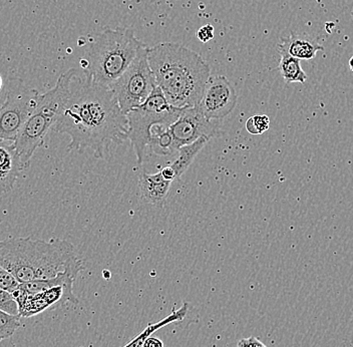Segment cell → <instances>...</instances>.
Segmentation results:
<instances>
[{"label": "cell", "mask_w": 353, "mask_h": 347, "mask_svg": "<svg viewBox=\"0 0 353 347\" xmlns=\"http://www.w3.org/2000/svg\"><path fill=\"white\" fill-rule=\"evenodd\" d=\"M79 83L74 90L72 83L70 98L54 130L70 137L68 151L92 150L96 158L105 159L112 143L128 140L127 116L109 88L87 79Z\"/></svg>", "instance_id": "1"}, {"label": "cell", "mask_w": 353, "mask_h": 347, "mask_svg": "<svg viewBox=\"0 0 353 347\" xmlns=\"http://www.w3.org/2000/svg\"><path fill=\"white\" fill-rule=\"evenodd\" d=\"M148 61L170 105L176 109L198 105L211 77V68L200 54L183 44L163 43L149 48Z\"/></svg>", "instance_id": "2"}, {"label": "cell", "mask_w": 353, "mask_h": 347, "mask_svg": "<svg viewBox=\"0 0 353 347\" xmlns=\"http://www.w3.org/2000/svg\"><path fill=\"white\" fill-rule=\"evenodd\" d=\"M77 258L74 245L52 238H8L0 241V265L19 283L50 279Z\"/></svg>", "instance_id": "3"}, {"label": "cell", "mask_w": 353, "mask_h": 347, "mask_svg": "<svg viewBox=\"0 0 353 347\" xmlns=\"http://www.w3.org/2000/svg\"><path fill=\"white\" fill-rule=\"evenodd\" d=\"M131 28H107L94 37L81 61L85 79L110 88L132 65L143 46Z\"/></svg>", "instance_id": "4"}, {"label": "cell", "mask_w": 353, "mask_h": 347, "mask_svg": "<svg viewBox=\"0 0 353 347\" xmlns=\"http://www.w3.org/2000/svg\"><path fill=\"white\" fill-rule=\"evenodd\" d=\"M77 70L70 68L61 75L54 88L39 96V103L32 116L24 123L14 141L23 168L30 167L35 150L43 145L48 130L54 126L65 109L72 90V83Z\"/></svg>", "instance_id": "5"}, {"label": "cell", "mask_w": 353, "mask_h": 347, "mask_svg": "<svg viewBox=\"0 0 353 347\" xmlns=\"http://www.w3.org/2000/svg\"><path fill=\"white\" fill-rule=\"evenodd\" d=\"M182 110L170 105L160 88L156 87L145 103L128 112V140L131 141L139 166L151 156L149 143L152 128L156 125L170 127Z\"/></svg>", "instance_id": "6"}, {"label": "cell", "mask_w": 353, "mask_h": 347, "mask_svg": "<svg viewBox=\"0 0 353 347\" xmlns=\"http://www.w3.org/2000/svg\"><path fill=\"white\" fill-rule=\"evenodd\" d=\"M148 50L149 46L143 44L132 65L109 88L125 116L130 110L145 103L157 87L148 61Z\"/></svg>", "instance_id": "7"}, {"label": "cell", "mask_w": 353, "mask_h": 347, "mask_svg": "<svg viewBox=\"0 0 353 347\" xmlns=\"http://www.w3.org/2000/svg\"><path fill=\"white\" fill-rule=\"evenodd\" d=\"M39 90L11 86L0 107V140L14 141L39 103Z\"/></svg>", "instance_id": "8"}, {"label": "cell", "mask_w": 353, "mask_h": 347, "mask_svg": "<svg viewBox=\"0 0 353 347\" xmlns=\"http://www.w3.org/2000/svg\"><path fill=\"white\" fill-rule=\"evenodd\" d=\"M237 99L235 88L226 77H211L196 109L207 119L219 121L233 112Z\"/></svg>", "instance_id": "9"}, {"label": "cell", "mask_w": 353, "mask_h": 347, "mask_svg": "<svg viewBox=\"0 0 353 347\" xmlns=\"http://www.w3.org/2000/svg\"><path fill=\"white\" fill-rule=\"evenodd\" d=\"M176 151L184 146L190 145L201 137L209 139L220 134L218 121L205 118L196 107L185 108L179 118L169 127Z\"/></svg>", "instance_id": "10"}, {"label": "cell", "mask_w": 353, "mask_h": 347, "mask_svg": "<svg viewBox=\"0 0 353 347\" xmlns=\"http://www.w3.org/2000/svg\"><path fill=\"white\" fill-rule=\"evenodd\" d=\"M74 282L68 281L33 295H26L21 289H17L11 294L19 306V315L28 318L66 302L79 304V299L72 290Z\"/></svg>", "instance_id": "11"}, {"label": "cell", "mask_w": 353, "mask_h": 347, "mask_svg": "<svg viewBox=\"0 0 353 347\" xmlns=\"http://www.w3.org/2000/svg\"><path fill=\"white\" fill-rule=\"evenodd\" d=\"M21 169L14 141L0 140V195L13 189Z\"/></svg>", "instance_id": "12"}, {"label": "cell", "mask_w": 353, "mask_h": 347, "mask_svg": "<svg viewBox=\"0 0 353 347\" xmlns=\"http://www.w3.org/2000/svg\"><path fill=\"white\" fill-rule=\"evenodd\" d=\"M172 182L165 181L159 171L156 174L139 173L141 199L147 204L163 209L167 202Z\"/></svg>", "instance_id": "13"}, {"label": "cell", "mask_w": 353, "mask_h": 347, "mask_svg": "<svg viewBox=\"0 0 353 347\" xmlns=\"http://www.w3.org/2000/svg\"><path fill=\"white\" fill-rule=\"evenodd\" d=\"M277 52H284L299 61H311L317 52H324V46L316 41L291 33L277 44Z\"/></svg>", "instance_id": "14"}, {"label": "cell", "mask_w": 353, "mask_h": 347, "mask_svg": "<svg viewBox=\"0 0 353 347\" xmlns=\"http://www.w3.org/2000/svg\"><path fill=\"white\" fill-rule=\"evenodd\" d=\"M209 140L208 137H201L194 143L184 146V147L178 150V158L169 165L171 169L173 170L176 179H180L181 176L189 169L190 166L195 160L199 152L202 151L203 148L207 145Z\"/></svg>", "instance_id": "15"}, {"label": "cell", "mask_w": 353, "mask_h": 347, "mask_svg": "<svg viewBox=\"0 0 353 347\" xmlns=\"http://www.w3.org/2000/svg\"><path fill=\"white\" fill-rule=\"evenodd\" d=\"M176 152L169 127L156 125L152 128L150 136L149 152L157 156H171Z\"/></svg>", "instance_id": "16"}, {"label": "cell", "mask_w": 353, "mask_h": 347, "mask_svg": "<svg viewBox=\"0 0 353 347\" xmlns=\"http://www.w3.org/2000/svg\"><path fill=\"white\" fill-rule=\"evenodd\" d=\"M279 52L280 63L278 66L280 75L283 77L286 83H304L307 79V75L302 70L301 61L291 57L284 52Z\"/></svg>", "instance_id": "17"}, {"label": "cell", "mask_w": 353, "mask_h": 347, "mask_svg": "<svg viewBox=\"0 0 353 347\" xmlns=\"http://www.w3.org/2000/svg\"><path fill=\"white\" fill-rule=\"evenodd\" d=\"M21 316L0 310V342L14 335L21 326Z\"/></svg>", "instance_id": "18"}, {"label": "cell", "mask_w": 353, "mask_h": 347, "mask_svg": "<svg viewBox=\"0 0 353 347\" xmlns=\"http://www.w3.org/2000/svg\"><path fill=\"white\" fill-rule=\"evenodd\" d=\"M270 119L266 115L251 117L246 121V130L252 135H262L269 130Z\"/></svg>", "instance_id": "19"}, {"label": "cell", "mask_w": 353, "mask_h": 347, "mask_svg": "<svg viewBox=\"0 0 353 347\" xmlns=\"http://www.w3.org/2000/svg\"><path fill=\"white\" fill-rule=\"evenodd\" d=\"M0 310L12 315H19V306L12 294L0 288Z\"/></svg>", "instance_id": "20"}, {"label": "cell", "mask_w": 353, "mask_h": 347, "mask_svg": "<svg viewBox=\"0 0 353 347\" xmlns=\"http://www.w3.org/2000/svg\"><path fill=\"white\" fill-rule=\"evenodd\" d=\"M19 284L21 283L13 277L12 274L0 265V288L8 291V293H13L19 289Z\"/></svg>", "instance_id": "21"}, {"label": "cell", "mask_w": 353, "mask_h": 347, "mask_svg": "<svg viewBox=\"0 0 353 347\" xmlns=\"http://www.w3.org/2000/svg\"><path fill=\"white\" fill-rule=\"evenodd\" d=\"M197 37L201 43H206L214 39V28L211 24H206L198 30Z\"/></svg>", "instance_id": "22"}, {"label": "cell", "mask_w": 353, "mask_h": 347, "mask_svg": "<svg viewBox=\"0 0 353 347\" xmlns=\"http://www.w3.org/2000/svg\"><path fill=\"white\" fill-rule=\"evenodd\" d=\"M237 347H267L264 344H262L258 338L251 337L248 338H243L238 342Z\"/></svg>", "instance_id": "23"}, {"label": "cell", "mask_w": 353, "mask_h": 347, "mask_svg": "<svg viewBox=\"0 0 353 347\" xmlns=\"http://www.w3.org/2000/svg\"><path fill=\"white\" fill-rule=\"evenodd\" d=\"M142 347H164L162 340L157 337H148Z\"/></svg>", "instance_id": "24"}, {"label": "cell", "mask_w": 353, "mask_h": 347, "mask_svg": "<svg viewBox=\"0 0 353 347\" xmlns=\"http://www.w3.org/2000/svg\"><path fill=\"white\" fill-rule=\"evenodd\" d=\"M350 68L353 72V57L350 59Z\"/></svg>", "instance_id": "25"}, {"label": "cell", "mask_w": 353, "mask_h": 347, "mask_svg": "<svg viewBox=\"0 0 353 347\" xmlns=\"http://www.w3.org/2000/svg\"><path fill=\"white\" fill-rule=\"evenodd\" d=\"M2 88V77H0V90H1Z\"/></svg>", "instance_id": "26"}]
</instances>
